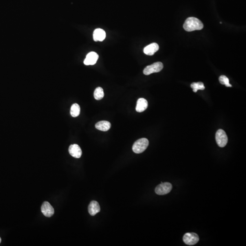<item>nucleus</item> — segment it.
Masks as SVG:
<instances>
[{
	"mask_svg": "<svg viewBox=\"0 0 246 246\" xmlns=\"http://www.w3.org/2000/svg\"><path fill=\"white\" fill-rule=\"evenodd\" d=\"M203 24L202 22L194 17H188L183 25V28L187 32L201 30L203 28Z\"/></svg>",
	"mask_w": 246,
	"mask_h": 246,
	"instance_id": "1",
	"label": "nucleus"
},
{
	"mask_svg": "<svg viewBox=\"0 0 246 246\" xmlns=\"http://www.w3.org/2000/svg\"><path fill=\"white\" fill-rule=\"evenodd\" d=\"M149 140L146 138H141L135 141L132 147L133 151L136 154L142 153L149 146Z\"/></svg>",
	"mask_w": 246,
	"mask_h": 246,
	"instance_id": "2",
	"label": "nucleus"
},
{
	"mask_svg": "<svg viewBox=\"0 0 246 246\" xmlns=\"http://www.w3.org/2000/svg\"><path fill=\"white\" fill-rule=\"evenodd\" d=\"M163 68V64L162 63L156 62L144 68L143 73L144 75H149L153 73H158Z\"/></svg>",
	"mask_w": 246,
	"mask_h": 246,
	"instance_id": "3",
	"label": "nucleus"
},
{
	"mask_svg": "<svg viewBox=\"0 0 246 246\" xmlns=\"http://www.w3.org/2000/svg\"><path fill=\"white\" fill-rule=\"evenodd\" d=\"M216 140L219 146L225 147L228 141V138L226 132L221 129L218 130L216 134Z\"/></svg>",
	"mask_w": 246,
	"mask_h": 246,
	"instance_id": "4",
	"label": "nucleus"
},
{
	"mask_svg": "<svg viewBox=\"0 0 246 246\" xmlns=\"http://www.w3.org/2000/svg\"><path fill=\"white\" fill-rule=\"evenodd\" d=\"M172 188L171 184L169 182H161L156 186L155 189V192L157 195H165L169 193Z\"/></svg>",
	"mask_w": 246,
	"mask_h": 246,
	"instance_id": "5",
	"label": "nucleus"
},
{
	"mask_svg": "<svg viewBox=\"0 0 246 246\" xmlns=\"http://www.w3.org/2000/svg\"><path fill=\"white\" fill-rule=\"evenodd\" d=\"M183 241L186 244L190 246L195 245L198 243L199 240L198 235L194 232L186 233L183 238Z\"/></svg>",
	"mask_w": 246,
	"mask_h": 246,
	"instance_id": "6",
	"label": "nucleus"
},
{
	"mask_svg": "<svg viewBox=\"0 0 246 246\" xmlns=\"http://www.w3.org/2000/svg\"><path fill=\"white\" fill-rule=\"evenodd\" d=\"M41 211L43 214L47 217H51L54 213V208L47 201L43 203L41 207Z\"/></svg>",
	"mask_w": 246,
	"mask_h": 246,
	"instance_id": "7",
	"label": "nucleus"
},
{
	"mask_svg": "<svg viewBox=\"0 0 246 246\" xmlns=\"http://www.w3.org/2000/svg\"><path fill=\"white\" fill-rule=\"evenodd\" d=\"M98 58V54L94 52H92L87 55L84 60V64L86 65H93L96 63Z\"/></svg>",
	"mask_w": 246,
	"mask_h": 246,
	"instance_id": "8",
	"label": "nucleus"
},
{
	"mask_svg": "<svg viewBox=\"0 0 246 246\" xmlns=\"http://www.w3.org/2000/svg\"><path fill=\"white\" fill-rule=\"evenodd\" d=\"M69 151L70 155L76 158H80L82 155L80 147L77 144H71L69 147Z\"/></svg>",
	"mask_w": 246,
	"mask_h": 246,
	"instance_id": "9",
	"label": "nucleus"
},
{
	"mask_svg": "<svg viewBox=\"0 0 246 246\" xmlns=\"http://www.w3.org/2000/svg\"><path fill=\"white\" fill-rule=\"evenodd\" d=\"M159 49V46L157 43H152L144 47V53L147 55L152 56Z\"/></svg>",
	"mask_w": 246,
	"mask_h": 246,
	"instance_id": "10",
	"label": "nucleus"
},
{
	"mask_svg": "<svg viewBox=\"0 0 246 246\" xmlns=\"http://www.w3.org/2000/svg\"><path fill=\"white\" fill-rule=\"evenodd\" d=\"M106 38V32L101 28H97L95 29L93 32V38L95 42L100 41L102 42Z\"/></svg>",
	"mask_w": 246,
	"mask_h": 246,
	"instance_id": "11",
	"label": "nucleus"
},
{
	"mask_svg": "<svg viewBox=\"0 0 246 246\" xmlns=\"http://www.w3.org/2000/svg\"><path fill=\"white\" fill-rule=\"evenodd\" d=\"M89 212L91 216H95L100 211V207L97 201H93L90 202L88 207Z\"/></svg>",
	"mask_w": 246,
	"mask_h": 246,
	"instance_id": "12",
	"label": "nucleus"
},
{
	"mask_svg": "<svg viewBox=\"0 0 246 246\" xmlns=\"http://www.w3.org/2000/svg\"><path fill=\"white\" fill-rule=\"evenodd\" d=\"M147 101L144 98H140L137 100L136 107V111L138 112H142L147 108Z\"/></svg>",
	"mask_w": 246,
	"mask_h": 246,
	"instance_id": "13",
	"label": "nucleus"
},
{
	"mask_svg": "<svg viewBox=\"0 0 246 246\" xmlns=\"http://www.w3.org/2000/svg\"><path fill=\"white\" fill-rule=\"evenodd\" d=\"M111 124L107 121H101L98 122L95 124V128L97 130L102 131H107L110 129Z\"/></svg>",
	"mask_w": 246,
	"mask_h": 246,
	"instance_id": "14",
	"label": "nucleus"
},
{
	"mask_svg": "<svg viewBox=\"0 0 246 246\" xmlns=\"http://www.w3.org/2000/svg\"><path fill=\"white\" fill-rule=\"evenodd\" d=\"M80 113V108L77 104H74L71 107L70 114L73 117H77Z\"/></svg>",
	"mask_w": 246,
	"mask_h": 246,
	"instance_id": "15",
	"label": "nucleus"
},
{
	"mask_svg": "<svg viewBox=\"0 0 246 246\" xmlns=\"http://www.w3.org/2000/svg\"><path fill=\"white\" fill-rule=\"evenodd\" d=\"M94 97L95 100H100L104 98V92L103 89L101 87H98L95 89L94 92Z\"/></svg>",
	"mask_w": 246,
	"mask_h": 246,
	"instance_id": "16",
	"label": "nucleus"
},
{
	"mask_svg": "<svg viewBox=\"0 0 246 246\" xmlns=\"http://www.w3.org/2000/svg\"><path fill=\"white\" fill-rule=\"evenodd\" d=\"M190 87L195 93L198 90H204L205 89L203 83L202 82H193L190 85Z\"/></svg>",
	"mask_w": 246,
	"mask_h": 246,
	"instance_id": "17",
	"label": "nucleus"
},
{
	"mask_svg": "<svg viewBox=\"0 0 246 246\" xmlns=\"http://www.w3.org/2000/svg\"><path fill=\"white\" fill-rule=\"evenodd\" d=\"M220 82L222 85H225L226 87H232V86L229 83V79L226 76L221 75L219 78Z\"/></svg>",
	"mask_w": 246,
	"mask_h": 246,
	"instance_id": "18",
	"label": "nucleus"
},
{
	"mask_svg": "<svg viewBox=\"0 0 246 246\" xmlns=\"http://www.w3.org/2000/svg\"><path fill=\"white\" fill-rule=\"evenodd\" d=\"M1 238H0V243H1Z\"/></svg>",
	"mask_w": 246,
	"mask_h": 246,
	"instance_id": "19",
	"label": "nucleus"
}]
</instances>
